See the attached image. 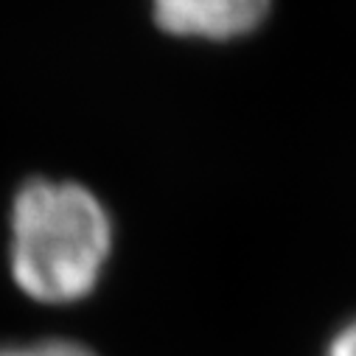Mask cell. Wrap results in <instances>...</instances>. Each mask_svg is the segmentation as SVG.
<instances>
[{"label": "cell", "instance_id": "obj_1", "mask_svg": "<svg viewBox=\"0 0 356 356\" xmlns=\"http://www.w3.org/2000/svg\"><path fill=\"white\" fill-rule=\"evenodd\" d=\"M9 261L17 286L42 303L90 295L113 250V219L81 183L34 177L12 200Z\"/></svg>", "mask_w": 356, "mask_h": 356}, {"label": "cell", "instance_id": "obj_2", "mask_svg": "<svg viewBox=\"0 0 356 356\" xmlns=\"http://www.w3.org/2000/svg\"><path fill=\"white\" fill-rule=\"evenodd\" d=\"M154 26L177 40L233 42L258 31L273 0H149Z\"/></svg>", "mask_w": 356, "mask_h": 356}, {"label": "cell", "instance_id": "obj_3", "mask_svg": "<svg viewBox=\"0 0 356 356\" xmlns=\"http://www.w3.org/2000/svg\"><path fill=\"white\" fill-rule=\"evenodd\" d=\"M0 356H96V353L76 342L54 339V342H40L31 348H0Z\"/></svg>", "mask_w": 356, "mask_h": 356}, {"label": "cell", "instance_id": "obj_4", "mask_svg": "<svg viewBox=\"0 0 356 356\" xmlns=\"http://www.w3.org/2000/svg\"><path fill=\"white\" fill-rule=\"evenodd\" d=\"M328 356H356V320L331 342Z\"/></svg>", "mask_w": 356, "mask_h": 356}]
</instances>
